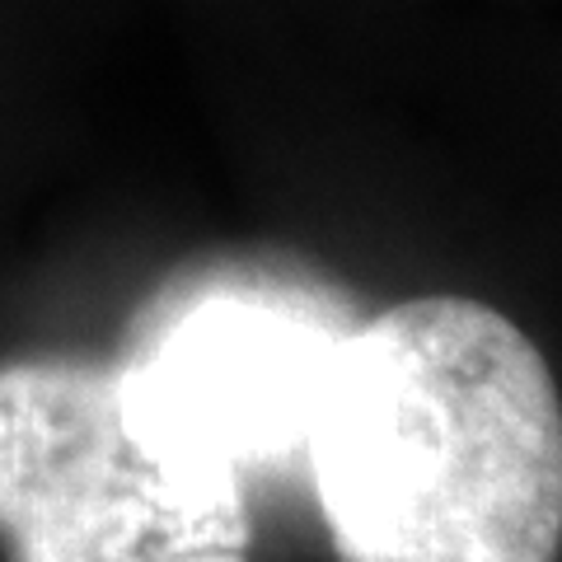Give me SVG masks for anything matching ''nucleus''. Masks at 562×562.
I'll list each match as a JSON object with an SVG mask.
<instances>
[{
	"mask_svg": "<svg viewBox=\"0 0 562 562\" xmlns=\"http://www.w3.org/2000/svg\"><path fill=\"white\" fill-rule=\"evenodd\" d=\"M305 469L338 562H558L562 398L469 295H422L328 351Z\"/></svg>",
	"mask_w": 562,
	"mask_h": 562,
	"instance_id": "f257e3e1",
	"label": "nucleus"
},
{
	"mask_svg": "<svg viewBox=\"0 0 562 562\" xmlns=\"http://www.w3.org/2000/svg\"><path fill=\"white\" fill-rule=\"evenodd\" d=\"M0 539L14 562H249L244 473L155 446L117 361H0Z\"/></svg>",
	"mask_w": 562,
	"mask_h": 562,
	"instance_id": "f03ea898",
	"label": "nucleus"
},
{
	"mask_svg": "<svg viewBox=\"0 0 562 562\" xmlns=\"http://www.w3.org/2000/svg\"><path fill=\"white\" fill-rule=\"evenodd\" d=\"M338 310L277 281H206L160 305L117 361L122 398L155 446L249 469L301 454Z\"/></svg>",
	"mask_w": 562,
	"mask_h": 562,
	"instance_id": "7ed1b4c3",
	"label": "nucleus"
}]
</instances>
